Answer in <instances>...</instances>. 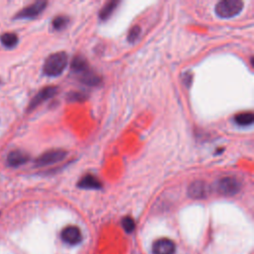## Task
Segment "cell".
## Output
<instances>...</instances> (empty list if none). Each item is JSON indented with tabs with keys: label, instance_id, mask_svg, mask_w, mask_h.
<instances>
[{
	"label": "cell",
	"instance_id": "6da1fadb",
	"mask_svg": "<svg viewBox=\"0 0 254 254\" xmlns=\"http://www.w3.org/2000/svg\"><path fill=\"white\" fill-rule=\"evenodd\" d=\"M67 64V56L64 52H58L49 56L44 64L43 71L48 76H59Z\"/></svg>",
	"mask_w": 254,
	"mask_h": 254
},
{
	"label": "cell",
	"instance_id": "7a4b0ae2",
	"mask_svg": "<svg viewBox=\"0 0 254 254\" xmlns=\"http://www.w3.org/2000/svg\"><path fill=\"white\" fill-rule=\"evenodd\" d=\"M243 9V2L239 0H222L215 5V14L220 18H232Z\"/></svg>",
	"mask_w": 254,
	"mask_h": 254
},
{
	"label": "cell",
	"instance_id": "3957f363",
	"mask_svg": "<svg viewBox=\"0 0 254 254\" xmlns=\"http://www.w3.org/2000/svg\"><path fill=\"white\" fill-rule=\"evenodd\" d=\"M240 182L233 177H224L216 182V190L223 195H234L240 190Z\"/></svg>",
	"mask_w": 254,
	"mask_h": 254
},
{
	"label": "cell",
	"instance_id": "277c9868",
	"mask_svg": "<svg viewBox=\"0 0 254 254\" xmlns=\"http://www.w3.org/2000/svg\"><path fill=\"white\" fill-rule=\"evenodd\" d=\"M66 155H67V153L62 149L49 150V151L43 153L41 156H39L36 159L35 165L37 167L50 166V165H53V164L63 161L66 157Z\"/></svg>",
	"mask_w": 254,
	"mask_h": 254
},
{
	"label": "cell",
	"instance_id": "5b68a950",
	"mask_svg": "<svg viewBox=\"0 0 254 254\" xmlns=\"http://www.w3.org/2000/svg\"><path fill=\"white\" fill-rule=\"evenodd\" d=\"M47 4V1H36L31 5L23 8L15 16V19H34L45 10Z\"/></svg>",
	"mask_w": 254,
	"mask_h": 254
},
{
	"label": "cell",
	"instance_id": "8992f818",
	"mask_svg": "<svg viewBox=\"0 0 254 254\" xmlns=\"http://www.w3.org/2000/svg\"><path fill=\"white\" fill-rule=\"evenodd\" d=\"M210 192L209 187L202 181L192 182L188 188V195L193 199L205 198Z\"/></svg>",
	"mask_w": 254,
	"mask_h": 254
},
{
	"label": "cell",
	"instance_id": "52a82bcc",
	"mask_svg": "<svg viewBox=\"0 0 254 254\" xmlns=\"http://www.w3.org/2000/svg\"><path fill=\"white\" fill-rule=\"evenodd\" d=\"M61 237H62V240L68 245H76L82 239L80 229L74 225H68L64 227L62 230Z\"/></svg>",
	"mask_w": 254,
	"mask_h": 254
},
{
	"label": "cell",
	"instance_id": "ba28073f",
	"mask_svg": "<svg viewBox=\"0 0 254 254\" xmlns=\"http://www.w3.org/2000/svg\"><path fill=\"white\" fill-rule=\"evenodd\" d=\"M176 244L169 238L157 239L152 246L153 254H175Z\"/></svg>",
	"mask_w": 254,
	"mask_h": 254
},
{
	"label": "cell",
	"instance_id": "9c48e42d",
	"mask_svg": "<svg viewBox=\"0 0 254 254\" xmlns=\"http://www.w3.org/2000/svg\"><path fill=\"white\" fill-rule=\"evenodd\" d=\"M58 92V88L56 86H46L43 89H41L31 100L28 109L32 110L36 108L38 105H40L42 102L50 99Z\"/></svg>",
	"mask_w": 254,
	"mask_h": 254
},
{
	"label": "cell",
	"instance_id": "30bf717a",
	"mask_svg": "<svg viewBox=\"0 0 254 254\" xmlns=\"http://www.w3.org/2000/svg\"><path fill=\"white\" fill-rule=\"evenodd\" d=\"M29 160V155L20 150L11 151L7 156V163L11 167H19Z\"/></svg>",
	"mask_w": 254,
	"mask_h": 254
},
{
	"label": "cell",
	"instance_id": "8fae6325",
	"mask_svg": "<svg viewBox=\"0 0 254 254\" xmlns=\"http://www.w3.org/2000/svg\"><path fill=\"white\" fill-rule=\"evenodd\" d=\"M77 187L85 190H98L102 188V184L95 176L87 174L78 181Z\"/></svg>",
	"mask_w": 254,
	"mask_h": 254
},
{
	"label": "cell",
	"instance_id": "7c38bea8",
	"mask_svg": "<svg viewBox=\"0 0 254 254\" xmlns=\"http://www.w3.org/2000/svg\"><path fill=\"white\" fill-rule=\"evenodd\" d=\"M80 77L79 80L89 86H95L98 85L101 82V78L100 76H98L95 72H93L92 70H90L89 68L87 70H85L84 72L80 73Z\"/></svg>",
	"mask_w": 254,
	"mask_h": 254
},
{
	"label": "cell",
	"instance_id": "4fadbf2b",
	"mask_svg": "<svg viewBox=\"0 0 254 254\" xmlns=\"http://www.w3.org/2000/svg\"><path fill=\"white\" fill-rule=\"evenodd\" d=\"M118 4H119V2L117 0H111V1H108L107 3H105L102 6L101 10L99 11V19L103 20V21L107 20L112 15V13L115 11Z\"/></svg>",
	"mask_w": 254,
	"mask_h": 254
},
{
	"label": "cell",
	"instance_id": "5bb4252c",
	"mask_svg": "<svg viewBox=\"0 0 254 254\" xmlns=\"http://www.w3.org/2000/svg\"><path fill=\"white\" fill-rule=\"evenodd\" d=\"M70 66H71V69L77 73H82L88 69V64H87L86 60L84 58H82L81 56L74 57L72 59Z\"/></svg>",
	"mask_w": 254,
	"mask_h": 254
},
{
	"label": "cell",
	"instance_id": "9a60e30c",
	"mask_svg": "<svg viewBox=\"0 0 254 254\" xmlns=\"http://www.w3.org/2000/svg\"><path fill=\"white\" fill-rule=\"evenodd\" d=\"M254 121L252 112H241L234 116V122L239 126H249Z\"/></svg>",
	"mask_w": 254,
	"mask_h": 254
},
{
	"label": "cell",
	"instance_id": "2e32d148",
	"mask_svg": "<svg viewBox=\"0 0 254 254\" xmlns=\"http://www.w3.org/2000/svg\"><path fill=\"white\" fill-rule=\"evenodd\" d=\"M0 41L4 47L11 49L18 44V37L14 33H4L0 36Z\"/></svg>",
	"mask_w": 254,
	"mask_h": 254
},
{
	"label": "cell",
	"instance_id": "e0dca14e",
	"mask_svg": "<svg viewBox=\"0 0 254 254\" xmlns=\"http://www.w3.org/2000/svg\"><path fill=\"white\" fill-rule=\"evenodd\" d=\"M68 23V18L65 17V16H58L56 17L53 22H52V25H53V28L55 30H63Z\"/></svg>",
	"mask_w": 254,
	"mask_h": 254
},
{
	"label": "cell",
	"instance_id": "ac0fdd59",
	"mask_svg": "<svg viewBox=\"0 0 254 254\" xmlns=\"http://www.w3.org/2000/svg\"><path fill=\"white\" fill-rule=\"evenodd\" d=\"M140 33H141V28H140V26H138V25L133 26V27L129 30V32H128V36H127L128 42L134 43V42L138 39V37L140 36Z\"/></svg>",
	"mask_w": 254,
	"mask_h": 254
},
{
	"label": "cell",
	"instance_id": "d6986e66",
	"mask_svg": "<svg viewBox=\"0 0 254 254\" xmlns=\"http://www.w3.org/2000/svg\"><path fill=\"white\" fill-rule=\"evenodd\" d=\"M121 224H122V227L124 228V230L128 233H131L135 228V222L130 216L123 217V219L121 221Z\"/></svg>",
	"mask_w": 254,
	"mask_h": 254
},
{
	"label": "cell",
	"instance_id": "ffe728a7",
	"mask_svg": "<svg viewBox=\"0 0 254 254\" xmlns=\"http://www.w3.org/2000/svg\"><path fill=\"white\" fill-rule=\"evenodd\" d=\"M86 98L85 94L78 91H71L67 94V101L69 102H81Z\"/></svg>",
	"mask_w": 254,
	"mask_h": 254
},
{
	"label": "cell",
	"instance_id": "44dd1931",
	"mask_svg": "<svg viewBox=\"0 0 254 254\" xmlns=\"http://www.w3.org/2000/svg\"><path fill=\"white\" fill-rule=\"evenodd\" d=\"M185 79H184V82L189 86L190 83H191V73H189V72H187V73H185L184 74V76H183Z\"/></svg>",
	"mask_w": 254,
	"mask_h": 254
}]
</instances>
